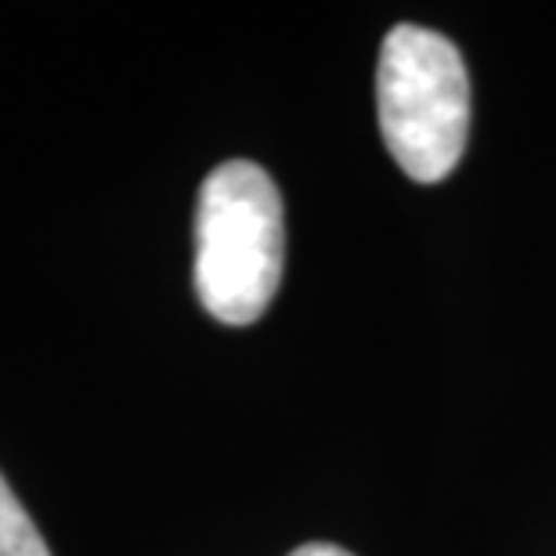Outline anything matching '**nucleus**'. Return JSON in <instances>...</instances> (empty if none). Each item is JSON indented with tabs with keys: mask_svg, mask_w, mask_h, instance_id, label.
<instances>
[{
	"mask_svg": "<svg viewBox=\"0 0 556 556\" xmlns=\"http://www.w3.org/2000/svg\"><path fill=\"white\" fill-rule=\"evenodd\" d=\"M286 264L282 195L264 166L228 160L199 188L195 293L225 326L257 321L278 293Z\"/></svg>",
	"mask_w": 556,
	"mask_h": 556,
	"instance_id": "1",
	"label": "nucleus"
},
{
	"mask_svg": "<svg viewBox=\"0 0 556 556\" xmlns=\"http://www.w3.org/2000/svg\"><path fill=\"white\" fill-rule=\"evenodd\" d=\"M376 109L397 166L419 185L444 181L470 138V73L459 48L413 22L394 26L380 48Z\"/></svg>",
	"mask_w": 556,
	"mask_h": 556,
	"instance_id": "2",
	"label": "nucleus"
},
{
	"mask_svg": "<svg viewBox=\"0 0 556 556\" xmlns=\"http://www.w3.org/2000/svg\"><path fill=\"white\" fill-rule=\"evenodd\" d=\"M0 556H51L26 506L18 503L8 481L0 477Z\"/></svg>",
	"mask_w": 556,
	"mask_h": 556,
	"instance_id": "3",
	"label": "nucleus"
},
{
	"mask_svg": "<svg viewBox=\"0 0 556 556\" xmlns=\"http://www.w3.org/2000/svg\"><path fill=\"white\" fill-rule=\"evenodd\" d=\"M289 556H351V553L340 546H329V542H307V546L293 549Z\"/></svg>",
	"mask_w": 556,
	"mask_h": 556,
	"instance_id": "4",
	"label": "nucleus"
}]
</instances>
